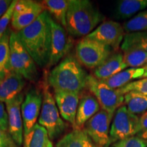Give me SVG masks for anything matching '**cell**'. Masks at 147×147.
Segmentation results:
<instances>
[{"label":"cell","instance_id":"cell-25","mask_svg":"<svg viewBox=\"0 0 147 147\" xmlns=\"http://www.w3.org/2000/svg\"><path fill=\"white\" fill-rule=\"evenodd\" d=\"M125 63L131 68H141L147 64V53L136 47L123 49Z\"/></svg>","mask_w":147,"mask_h":147},{"label":"cell","instance_id":"cell-34","mask_svg":"<svg viewBox=\"0 0 147 147\" xmlns=\"http://www.w3.org/2000/svg\"><path fill=\"white\" fill-rule=\"evenodd\" d=\"M137 136L147 140V112L143 114L140 118L139 129Z\"/></svg>","mask_w":147,"mask_h":147},{"label":"cell","instance_id":"cell-21","mask_svg":"<svg viewBox=\"0 0 147 147\" xmlns=\"http://www.w3.org/2000/svg\"><path fill=\"white\" fill-rule=\"evenodd\" d=\"M144 69L141 68H128L123 70L106 80H102L112 89H118L130 83L134 79L143 77Z\"/></svg>","mask_w":147,"mask_h":147},{"label":"cell","instance_id":"cell-8","mask_svg":"<svg viewBox=\"0 0 147 147\" xmlns=\"http://www.w3.org/2000/svg\"><path fill=\"white\" fill-rule=\"evenodd\" d=\"M87 88L98 101L102 109L108 113L115 114L124 103V95L118 89H112L93 75L88 76Z\"/></svg>","mask_w":147,"mask_h":147},{"label":"cell","instance_id":"cell-12","mask_svg":"<svg viewBox=\"0 0 147 147\" xmlns=\"http://www.w3.org/2000/svg\"><path fill=\"white\" fill-rule=\"evenodd\" d=\"M72 46L73 40L66 29L52 18L51 55L48 66L57 64L67 55Z\"/></svg>","mask_w":147,"mask_h":147},{"label":"cell","instance_id":"cell-20","mask_svg":"<svg viewBox=\"0 0 147 147\" xmlns=\"http://www.w3.org/2000/svg\"><path fill=\"white\" fill-rule=\"evenodd\" d=\"M56 147H100L82 129H74L56 144Z\"/></svg>","mask_w":147,"mask_h":147},{"label":"cell","instance_id":"cell-23","mask_svg":"<svg viewBox=\"0 0 147 147\" xmlns=\"http://www.w3.org/2000/svg\"><path fill=\"white\" fill-rule=\"evenodd\" d=\"M42 3L45 10L53 16V19L65 29L69 0H45Z\"/></svg>","mask_w":147,"mask_h":147},{"label":"cell","instance_id":"cell-31","mask_svg":"<svg viewBox=\"0 0 147 147\" xmlns=\"http://www.w3.org/2000/svg\"><path fill=\"white\" fill-rule=\"evenodd\" d=\"M16 3H17V0L12 1L10 6L9 7L8 10L0 18V37L2 36L5 31L8 29L9 23L12 21L14 8H15Z\"/></svg>","mask_w":147,"mask_h":147},{"label":"cell","instance_id":"cell-35","mask_svg":"<svg viewBox=\"0 0 147 147\" xmlns=\"http://www.w3.org/2000/svg\"><path fill=\"white\" fill-rule=\"evenodd\" d=\"M12 2L11 0H0V18L8 10Z\"/></svg>","mask_w":147,"mask_h":147},{"label":"cell","instance_id":"cell-26","mask_svg":"<svg viewBox=\"0 0 147 147\" xmlns=\"http://www.w3.org/2000/svg\"><path fill=\"white\" fill-rule=\"evenodd\" d=\"M124 102L134 115L144 114L147 110V96L136 91H129L124 95Z\"/></svg>","mask_w":147,"mask_h":147},{"label":"cell","instance_id":"cell-13","mask_svg":"<svg viewBox=\"0 0 147 147\" xmlns=\"http://www.w3.org/2000/svg\"><path fill=\"white\" fill-rule=\"evenodd\" d=\"M43 93L36 88H32L27 92L21 105L23 121L24 136L28 134L36 124L41 112Z\"/></svg>","mask_w":147,"mask_h":147},{"label":"cell","instance_id":"cell-37","mask_svg":"<svg viewBox=\"0 0 147 147\" xmlns=\"http://www.w3.org/2000/svg\"><path fill=\"white\" fill-rule=\"evenodd\" d=\"M3 79H1V78H0V83H1V80H2Z\"/></svg>","mask_w":147,"mask_h":147},{"label":"cell","instance_id":"cell-27","mask_svg":"<svg viewBox=\"0 0 147 147\" xmlns=\"http://www.w3.org/2000/svg\"><path fill=\"white\" fill-rule=\"evenodd\" d=\"M123 27L125 34L147 32V9L125 22Z\"/></svg>","mask_w":147,"mask_h":147},{"label":"cell","instance_id":"cell-7","mask_svg":"<svg viewBox=\"0 0 147 147\" xmlns=\"http://www.w3.org/2000/svg\"><path fill=\"white\" fill-rule=\"evenodd\" d=\"M110 47L83 38L76 45V57L81 65L95 69L113 52Z\"/></svg>","mask_w":147,"mask_h":147},{"label":"cell","instance_id":"cell-1","mask_svg":"<svg viewBox=\"0 0 147 147\" xmlns=\"http://www.w3.org/2000/svg\"><path fill=\"white\" fill-rule=\"evenodd\" d=\"M51 19L45 10L34 23L16 32L22 45L40 67L49 65L50 59Z\"/></svg>","mask_w":147,"mask_h":147},{"label":"cell","instance_id":"cell-18","mask_svg":"<svg viewBox=\"0 0 147 147\" xmlns=\"http://www.w3.org/2000/svg\"><path fill=\"white\" fill-rule=\"evenodd\" d=\"M127 67V66L123 60V54L119 51H116L94 69L93 76L98 80H104L121 72Z\"/></svg>","mask_w":147,"mask_h":147},{"label":"cell","instance_id":"cell-19","mask_svg":"<svg viewBox=\"0 0 147 147\" xmlns=\"http://www.w3.org/2000/svg\"><path fill=\"white\" fill-rule=\"evenodd\" d=\"M147 9V0H120L116 3L114 16L118 20H125L135 16Z\"/></svg>","mask_w":147,"mask_h":147},{"label":"cell","instance_id":"cell-17","mask_svg":"<svg viewBox=\"0 0 147 147\" xmlns=\"http://www.w3.org/2000/svg\"><path fill=\"white\" fill-rule=\"evenodd\" d=\"M21 74L11 70L0 83V101L5 103L21 93L26 81Z\"/></svg>","mask_w":147,"mask_h":147},{"label":"cell","instance_id":"cell-9","mask_svg":"<svg viewBox=\"0 0 147 147\" xmlns=\"http://www.w3.org/2000/svg\"><path fill=\"white\" fill-rule=\"evenodd\" d=\"M125 35V32L120 23L114 21H106L84 38L108 46L113 51H118Z\"/></svg>","mask_w":147,"mask_h":147},{"label":"cell","instance_id":"cell-4","mask_svg":"<svg viewBox=\"0 0 147 147\" xmlns=\"http://www.w3.org/2000/svg\"><path fill=\"white\" fill-rule=\"evenodd\" d=\"M10 49L12 70L21 74L25 80L31 82L37 81L39 77L37 64L22 45L15 31L11 32Z\"/></svg>","mask_w":147,"mask_h":147},{"label":"cell","instance_id":"cell-24","mask_svg":"<svg viewBox=\"0 0 147 147\" xmlns=\"http://www.w3.org/2000/svg\"><path fill=\"white\" fill-rule=\"evenodd\" d=\"M12 31L8 28L0 37V78H4L12 70L10 64V37Z\"/></svg>","mask_w":147,"mask_h":147},{"label":"cell","instance_id":"cell-22","mask_svg":"<svg viewBox=\"0 0 147 147\" xmlns=\"http://www.w3.org/2000/svg\"><path fill=\"white\" fill-rule=\"evenodd\" d=\"M24 147H54L47 129L36 123L28 134L24 136Z\"/></svg>","mask_w":147,"mask_h":147},{"label":"cell","instance_id":"cell-5","mask_svg":"<svg viewBox=\"0 0 147 147\" xmlns=\"http://www.w3.org/2000/svg\"><path fill=\"white\" fill-rule=\"evenodd\" d=\"M60 115L54 96L45 85L38 123L47 129L49 138L53 140L61 136L66 129L65 123Z\"/></svg>","mask_w":147,"mask_h":147},{"label":"cell","instance_id":"cell-30","mask_svg":"<svg viewBox=\"0 0 147 147\" xmlns=\"http://www.w3.org/2000/svg\"><path fill=\"white\" fill-rule=\"evenodd\" d=\"M109 147H147V140L135 136L118 141L110 145Z\"/></svg>","mask_w":147,"mask_h":147},{"label":"cell","instance_id":"cell-10","mask_svg":"<svg viewBox=\"0 0 147 147\" xmlns=\"http://www.w3.org/2000/svg\"><path fill=\"white\" fill-rule=\"evenodd\" d=\"M115 114L101 109L84 125V131L100 147H108L110 125Z\"/></svg>","mask_w":147,"mask_h":147},{"label":"cell","instance_id":"cell-14","mask_svg":"<svg viewBox=\"0 0 147 147\" xmlns=\"http://www.w3.org/2000/svg\"><path fill=\"white\" fill-rule=\"evenodd\" d=\"M24 100L23 93L16 95L5 104L8 116V133L18 146L23 143V121L21 113V105Z\"/></svg>","mask_w":147,"mask_h":147},{"label":"cell","instance_id":"cell-32","mask_svg":"<svg viewBox=\"0 0 147 147\" xmlns=\"http://www.w3.org/2000/svg\"><path fill=\"white\" fill-rule=\"evenodd\" d=\"M0 129L8 132V116L4 103L0 101Z\"/></svg>","mask_w":147,"mask_h":147},{"label":"cell","instance_id":"cell-6","mask_svg":"<svg viewBox=\"0 0 147 147\" xmlns=\"http://www.w3.org/2000/svg\"><path fill=\"white\" fill-rule=\"evenodd\" d=\"M140 118L123 105L116 110L110 130L108 147L114 143L137 135Z\"/></svg>","mask_w":147,"mask_h":147},{"label":"cell","instance_id":"cell-29","mask_svg":"<svg viewBox=\"0 0 147 147\" xmlns=\"http://www.w3.org/2000/svg\"><path fill=\"white\" fill-rule=\"evenodd\" d=\"M122 95H125L129 91H136L147 96V78L131 82L124 87L118 89Z\"/></svg>","mask_w":147,"mask_h":147},{"label":"cell","instance_id":"cell-11","mask_svg":"<svg viewBox=\"0 0 147 147\" xmlns=\"http://www.w3.org/2000/svg\"><path fill=\"white\" fill-rule=\"evenodd\" d=\"M45 10L42 3L32 0L17 1L11 21V26L16 32L34 23Z\"/></svg>","mask_w":147,"mask_h":147},{"label":"cell","instance_id":"cell-36","mask_svg":"<svg viewBox=\"0 0 147 147\" xmlns=\"http://www.w3.org/2000/svg\"><path fill=\"white\" fill-rule=\"evenodd\" d=\"M142 68L144 69V76H143V78H147V64L145 65L144 67H142Z\"/></svg>","mask_w":147,"mask_h":147},{"label":"cell","instance_id":"cell-2","mask_svg":"<svg viewBox=\"0 0 147 147\" xmlns=\"http://www.w3.org/2000/svg\"><path fill=\"white\" fill-rule=\"evenodd\" d=\"M88 76L76 57L70 55L51 71L48 82L54 92L68 91L80 94L87 88Z\"/></svg>","mask_w":147,"mask_h":147},{"label":"cell","instance_id":"cell-33","mask_svg":"<svg viewBox=\"0 0 147 147\" xmlns=\"http://www.w3.org/2000/svg\"><path fill=\"white\" fill-rule=\"evenodd\" d=\"M0 147H19L8 132L0 129Z\"/></svg>","mask_w":147,"mask_h":147},{"label":"cell","instance_id":"cell-16","mask_svg":"<svg viewBox=\"0 0 147 147\" xmlns=\"http://www.w3.org/2000/svg\"><path fill=\"white\" fill-rule=\"evenodd\" d=\"M101 106L91 93L82 95L77 109L74 129H82L90 119L100 110Z\"/></svg>","mask_w":147,"mask_h":147},{"label":"cell","instance_id":"cell-28","mask_svg":"<svg viewBox=\"0 0 147 147\" xmlns=\"http://www.w3.org/2000/svg\"><path fill=\"white\" fill-rule=\"evenodd\" d=\"M129 47H136L147 53V32L125 34L121 44V50Z\"/></svg>","mask_w":147,"mask_h":147},{"label":"cell","instance_id":"cell-15","mask_svg":"<svg viewBox=\"0 0 147 147\" xmlns=\"http://www.w3.org/2000/svg\"><path fill=\"white\" fill-rule=\"evenodd\" d=\"M54 98L61 117L74 127L77 109L80 101L79 93L57 91L54 93Z\"/></svg>","mask_w":147,"mask_h":147},{"label":"cell","instance_id":"cell-3","mask_svg":"<svg viewBox=\"0 0 147 147\" xmlns=\"http://www.w3.org/2000/svg\"><path fill=\"white\" fill-rule=\"evenodd\" d=\"M105 20V16L89 0H69L65 29L70 36H87Z\"/></svg>","mask_w":147,"mask_h":147}]
</instances>
